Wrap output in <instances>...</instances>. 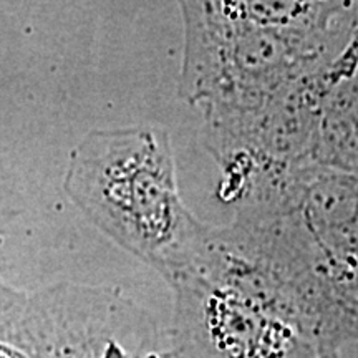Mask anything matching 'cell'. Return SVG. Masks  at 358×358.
<instances>
[{
    "label": "cell",
    "instance_id": "2",
    "mask_svg": "<svg viewBox=\"0 0 358 358\" xmlns=\"http://www.w3.org/2000/svg\"><path fill=\"white\" fill-rule=\"evenodd\" d=\"M64 189L103 234L166 282L204 248L209 226L181 198L164 129H92L70 151Z\"/></svg>",
    "mask_w": 358,
    "mask_h": 358
},
{
    "label": "cell",
    "instance_id": "5",
    "mask_svg": "<svg viewBox=\"0 0 358 358\" xmlns=\"http://www.w3.org/2000/svg\"><path fill=\"white\" fill-rule=\"evenodd\" d=\"M313 163L358 174V66L325 98Z\"/></svg>",
    "mask_w": 358,
    "mask_h": 358
},
{
    "label": "cell",
    "instance_id": "3",
    "mask_svg": "<svg viewBox=\"0 0 358 358\" xmlns=\"http://www.w3.org/2000/svg\"><path fill=\"white\" fill-rule=\"evenodd\" d=\"M163 335L128 299L75 285L22 294L0 320V343L20 358H168Z\"/></svg>",
    "mask_w": 358,
    "mask_h": 358
},
{
    "label": "cell",
    "instance_id": "6",
    "mask_svg": "<svg viewBox=\"0 0 358 358\" xmlns=\"http://www.w3.org/2000/svg\"><path fill=\"white\" fill-rule=\"evenodd\" d=\"M2 284H3V282H2V280H0V285H2Z\"/></svg>",
    "mask_w": 358,
    "mask_h": 358
},
{
    "label": "cell",
    "instance_id": "4",
    "mask_svg": "<svg viewBox=\"0 0 358 358\" xmlns=\"http://www.w3.org/2000/svg\"><path fill=\"white\" fill-rule=\"evenodd\" d=\"M168 284L173 358H340L308 340L262 294L213 268L194 266Z\"/></svg>",
    "mask_w": 358,
    "mask_h": 358
},
{
    "label": "cell",
    "instance_id": "1",
    "mask_svg": "<svg viewBox=\"0 0 358 358\" xmlns=\"http://www.w3.org/2000/svg\"><path fill=\"white\" fill-rule=\"evenodd\" d=\"M357 2H181L179 96L206 128L254 118L297 92L345 45Z\"/></svg>",
    "mask_w": 358,
    "mask_h": 358
}]
</instances>
